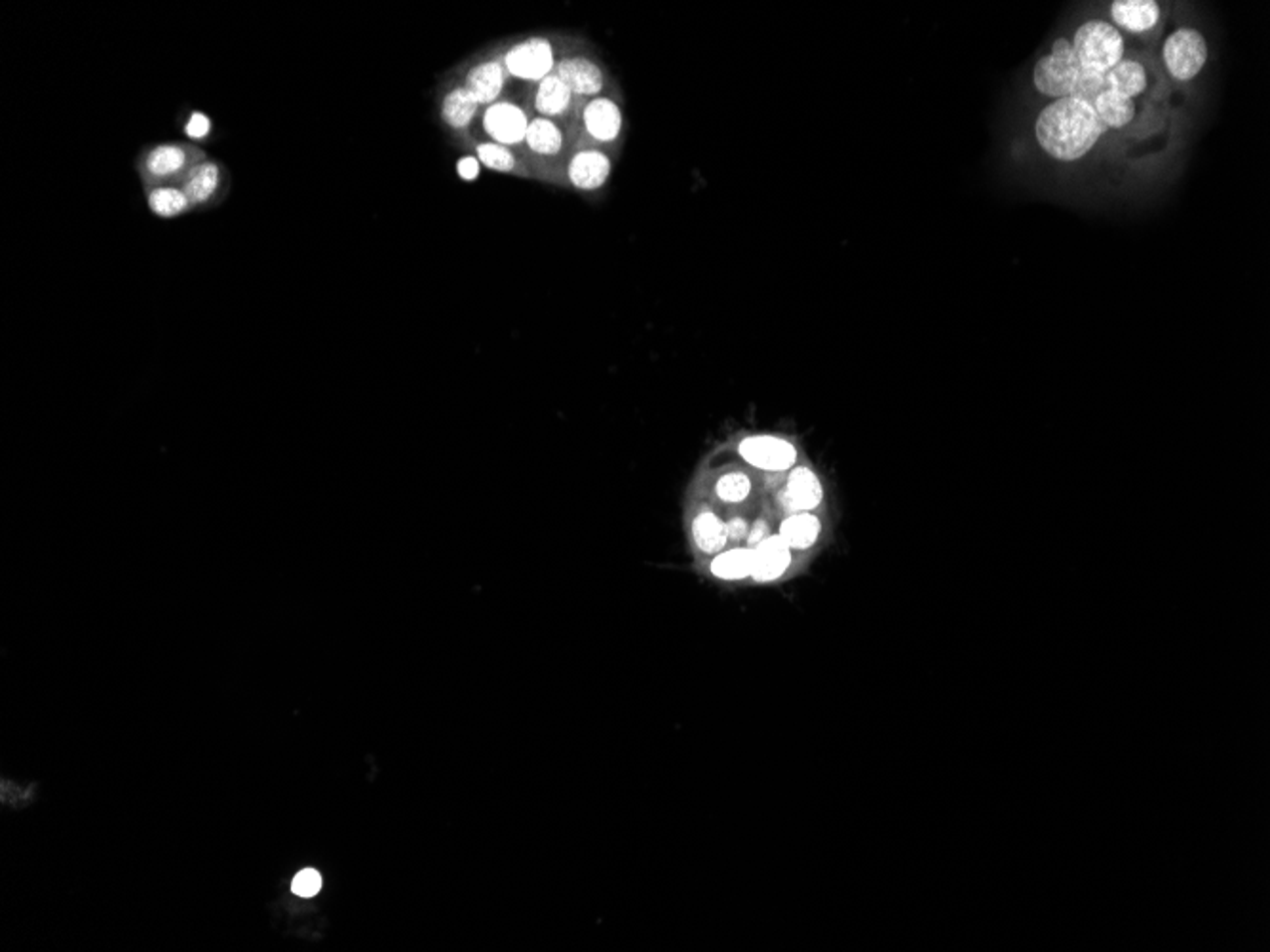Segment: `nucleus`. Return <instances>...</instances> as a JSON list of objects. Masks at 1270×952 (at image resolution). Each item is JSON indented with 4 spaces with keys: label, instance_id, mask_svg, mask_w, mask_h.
<instances>
[{
    "label": "nucleus",
    "instance_id": "nucleus-1",
    "mask_svg": "<svg viewBox=\"0 0 1270 952\" xmlns=\"http://www.w3.org/2000/svg\"><path fill=\"white\" fill-rule=\"evenodd\" d=\"M1107 127L1092 105L1075 98L1046 105L1035 122V137L1042 150L1058 162H1077L1102 139Z\"/></svg>",
    "mask_w": 1270,
    "mask_h": 952
},
{
    "label": "nucleus",
    "instance_id": "nucleus-2",
    "mask_svg": "<svg viewBox=\"0 0 1270 952\" xmlns=\"http://www.w3.org/2000/svg\"><path fill=\"white\" fill-rule=\"evenodd\" d=\"M208 158V152L190 141H160L146 145L139 150L135 158V169L139 179L146 185H166L179 183L188 171L202 160Z\"/></svg>",
    "mask_w": 1270,
    "mask_h": 952
},
{
    "label": "nucleus",
    "instance_id": "nucleus-3",
    "mask_svg": "<svg viewBox=\"0 0 1270 952\" xmlns=\"http://www.w3.org/2000/svg\"><path fill=\"white\" fill-rule=\"evenodd\" d=\"M1071 42L1083 69L1105 75L1125 60V37L1111 21H1086L1075 31Z\"/></svg>",
    "mask_w": 1270,
    "mask_h": 952
},
{
    "label": "nucleus",
    "instance_id": "nucleus-4",
    "mask_svg": "<svg viewBox=\"0 0 1270 952\" xmlns=\"http://www.w3.org/2000/svg\"><path fill=\"white\" fill-rule=\"evenodd\" d=\"M1081 73L1073 42L1058 39L1052 44V52L1041 58L1033 69V84L1046 98L1063 100L1071 98V92Z\"/></svg>",
    "mask_w": 1270,
    "mask_h": 952
},
{
    "label": "nucleus",
    "instance_id": "nucleus-5",
    "mask_svg": "<svg viewBox=\"0 0 1270 952\" xmlns=\"http://www.w3.org/2000/svg\"><path fill=\"white\" fill-rule=\"evenodd\" d=\"M1208 42L1204 35L1192 27L1175 29L1167 37L1162 50L1167 73L1179 83L1196 79L1208 62Z\"/></svg>",
    "mask_w": 1270,
    "mask_h": 952
},
{
    "label": "nucleus",
    "instance_id": "nucleus-6",
    "mask_svg": "<svg viewBox=\"0 0 1270 952\" xmlns=\"http://www.w3.org/2000/svg\"><path fill=\"white\" fill-rule=\"evenodd\" d=\"M183 188L192 211H206L221 206L230 190V173L225 164L215 158H206L192 167L177 183Z\"/></svg>",
    "mask_w": 1270,
    "mask_h": 952
},
{
    "label": "nucleus",
    "instance_id": "nucleus-7",
    "mask_svg": "<svg viewBox=\"0 0 1270 952\" xmlns=\"http://www.w3.org/2000/svg\"><path fill=\"white\" fill-rule=\"evenodd\" d=\"M506 65L512 75L529 81H542L554 67L550 44L542 39L521 42L506 56Z\"/></svg>",
    "mask_w": 1270,
    "mask_h": 952
},
{
    "label": "nucleus",
    "instance_id": "nucleus-8",
    "mask_svg": "<svg viewBox=\"0 0 1270 952\" xmlns=\"http://www.w3.org/2000/svg\"><path fill=\"white\" fill-rule=\"evenodd\" d=\"M742 456L757 468L788 470L795 462V449L776 437H750L740 445Z\"/></svg>",
    "mask_w": 1270,
    "mask_h": 952
},
{
    "label": "nucleus",
    "instance_id": "nucleus-9",
    "mask_svg": "<svg viewBox=\"0 0 1270 952\" xmlns=\"http://www.w3.org/2000/svg\"><path fill=\"white\" fill-rule=\"evenodd\" d=\"M527 119L516 105L497 104L485 113L487 133L504 145L520 143L527 135Z\"/></svg>",
    "mask_w": 1270,
    "mask_h": 952
},
{
    "label": "nucleus",
    "instance_id": "nucleus-10",
    "mask_svg": "<svg viewBox=\"0 0 1270 952\" xmlns=\"http://www.w3.org/2000/svg\"><path fill=\"white\" fill-rule=\"evenodd\" d=\"M1113 25L1128 33H1146L1160 20V6L1154 0H1117L1111 4Z\"/></svg>",
    "mask_w": 1270,
    "mask_h": 952
},
{
    "label": "nucleus",
    "instance_id": "nucleus-11",
    "mask_svg": "<svg viewBox=\"0 0 1270 952\" xmlns=\"http://www.w3.org/2000/svg\"><path fill=\"white\" fill-rule=\"evenodd\" d=\"M753 550H755V569L751 577L757 582L780 579L792 563L790 546L782 540V537H769Z\"/></svg>",
    "mask_w": 1270,
    "mask_h": 952
},
{
    "label": "nucleus",
    "instance_id": "nucleus-12",
    "mask_svg": "<svg viewBox=\"0 0 1270 952\" xmlns=\"http://www.w3.org/2000/svg\"><path fill=\"white\" fill-rule=\"evenodd\" d=\"M556 77L565 83L571 94L577 96H596L604 88L602 71L588 60L573 58L558 63Z\"/></svg>",
    "mask_w": 1270,
    "mask_h": 952
},
{
    "label": "nucleus",
    "instance_id": "nucleus-13",
    "mask_svg": "<svg viewBox=\"0 0 1270 952\" xmlns=\"http://www.w3.org/2000/svg\"><path fill=\"white\" fill-rule=\"evenodd\" d=\"M822 500V485L811 470L799 468L790 477L788 487L780 493V502L790 512L813 510Z\"/></svg>",
    "mask_w": 1270,
    "mask_h": 952
},
{
    "label": "nucleus",
    "instance_id": "nucleus-14",
    "mask_svg": "<svg viewBox=\"0 0 1270 952\" xmlns=\"http://www.w3.org/2000/svg\"><path fill=\"white\" fill-rule=\"evenodd\" d=\"M145 192V202L148 211L164 221H171L177 217H183L192 211L190 202H188L183 188L175 183H166V185H146L143 187Z\"/></svg>",
    "mask_w": 1270,
    "mask_h": 952
},
{
    "label": "nucleus",
    "instance_id": "nucleus-15",
    "mask_svg": "<svg viewBox=\"0 0 1270 952\" xmlns=\"http://www.w3.org/2000/svg\"><path fill=\"white\" fill-rule=\"evenodd\" d=\"M584 124L598 141H613L623 127L621 109L609 100H594L584 111Z\"/></svg>",
    "mask_w": 1270,
    "mask_h": 952
},
{
    "label": "nucleus",
    "instance_id": "nucleus-16",
    "mask_svg": "<svg viewBox=\"0 0 1270 952\" xmlns=\"http://www.w3.org/2000/svg\"><path fill=\"white\" fill-rule=\"evenodd\" d=\"M609 171H611V164L605 154L598 150H584L573 158L569 166V177L575 187L594 190L604 185L609 177Z\"/></svg>",
    "mask_w": 1270,
    "mask_h": 952
},
{
    "label": "nucleus",
    "instance_id": "nucleus-17",
    "mask_svg": "<svg viewBox=\"0 0 1270 952\" xmlns=\"http://www.w3.org/2000/svg\"><path fill=\"white\" fill-rule=\"evenodd\" d=\"M1094 111L1107 129H1123L1136 119V102L1119 92L1107 90L1096 100Z\"/></svg>",
    "mask_w": 1270,
    "mask_h": 952
},
{
    "label": "nucleus",
    "instance_id": "nucleus-18",
    "mask_svg": "<svg viewBox=\"0 0 1270 952\" xmlns=\"http://www.w3.org/2000/svg\"><path fill=\"white\" fill-rule=\"evenodd\" d=\"M1105 79H1107L1109 90L1119 92V94H1123L1126 98H1132V100L1138 98L1140 94H1143L1146 84H1148L1145 67L1140 62H1134V60H1123V62L1117 63L1111 71L1105 73Z\"/></svg>",
    "mask_w": 1270,
    "mask_h": 952
},
{
    "label": "nucleus",
    "instance_id": "nucleus-19",
    "mask_svg": "<svg viewBox=\"0 0 1270 952\" xmlns=\"http://www.w3.org/2000/svg\"><path fill=\"white\" fill-rule=\"evenodd\" d=\"M692 539L700 552L717 554L725 548L729 535L727 525L711 512H702L692 521Z\"/></svg>",
    "mask_w": 1270,
    "mask_h": 952
},
{
    "label": "nucleus",
    "instance_id": "nucleus-20",
    "mask_svg": "<svg viewBox=\"0 0 1270 952\" xmlns=\"http://www.w3.org/2000/svg\"><path fill=\"white\" fill-rule=\"evenodd\" d=\"M502 83H504V77H502L499 63H483L468 75L464 88L472 94V98L478 102V105L491 104L493 100L499 98Z\"/></svg>",
    "mask_w": 1270,
    "mask_h": 952
},
{
    "label": "nucleus",
    "instance_id": "nucleus-21",
    "mask_svg": "<svg viewBox=\"0 0 1270 952\" xmlns=\"http://www.w3.org/2000/svg\"><path fill=\"white\" fill-rule=\"evenodd\" d=\"M820 535V521L811 514H795L786 519L780 529L782 540L793 550L811 548Z\"/></svg>",
    "mask_w": 1270,
    "mask_h": 952
},
{
    "label": "nucleus",
    "instance_id": "nucleus-22",
    "mask_svg": "<svg viewBox=\"0 0 1270 952\" xmlns=\"http://www.w3.org/2000/svg\"><path fill=\"white\" fill-rule=\"evenodd\" d=\"M709 569L717 579L740 580L751 577L755 569V550H730L715 558Z\"/></svg>",
    "mask_w": 1270,
    "mask_h": 952
},
{
    "label": "nucleus",
    "instance_id": "nucleus-23",
    "mask_svg": "<svg viewBox=\"0 0 1270 952\" xmlns=\"http://www.w3.org/2000/svg\"><path fill=\"white\" fill-rule=\"evenodd\" d=\"M571 90L560 81L556 75H548L546 79H542L539 84V92H537V109L542 115H550V117H558L565 113V109L571 104Z\"/></svg>",
    "mask_w": 1270,
    "mask_h": 952
},
{
    "label": "nucleus",
    "instance_id": "nucleus-24",
    "mask_svg": "<svg viewBox=\"0 0 1270 952\" xmlns=\"http://www.w3.org/2000/svg\"><path fill=\"white\" fill-rule=\"evenodd\" d=\"M476 109H478V102L472 98V94L466 88H457L449 92L447 98L443 100L441 115H443V120L451 127H464L474 119Z\"/></svg>",
    "mask_w": 1270,
    "mask_h": 952
},
{
    "label": "nucleus",
    "instance_id": "nucleus-25",
    "mask_svg": "<svg viewBox=\"0 0 1270 952\" xmlns=\"http://www.w3.org/2000/svg\"><path fill=\"white\" fill-rule=\"evenodd\" d=\"M525 141L539 154H556L562 148V131L546 119H537L527 127Z\"/></svg>",
    "mask_w": 1270,
    "mask_h": 952
},
{
    "label": "nucleus",
    "instance_id": "nucleus-26",
    "mask_svg": "<svg viewBox=\"0 0 1270 952\" xmlns=\"http://www.w3.org/2000/svg\"><path fill=\"white\" fill-rule=\"evenodd\" d=\"M1107 90H1109V86H1107V79H1105L1104 73L1081 67V73H1079V79H1077L1075 88L1071 92V98L1094 107L1096 100L1102 94H1105Z\"/></svg>",
    "mask_w": 1270,
    "mask_h": 952
},
{
    "label": "nucleus",
    "instance_id": "nucleus-27",
    "mask_svg": "<svg viewBox=\"0 0 1270 952\" xmlns=\"http://www.w3.org/2000/svg\"><path fill=\"white\" fill-rule=\"evenodd\" d=\"M183 133L187 135L190 143H204L208 141L213 133V120L209 119L204 111H190L187 119L183 120Z\"/></svg>",
    "mask_w": 1270,
    "mask_h": 952
},
{
    "label": "nucleus",
    "instance_id": "nucleus-28",
    "mask_svg": "<svg viewBox=\"0 0 1270 952\" xmlns=\"http://www.w3.org/2000/svg\"><path fill=\"white\" fill-rule=\"evenodd\" d=\"M715 491L725 502H740L750 495V479L744 474H727L717 481Z\"/></svg>",
    "mask_w": 1270,
    "mask_h": 952
},
{
    "label": "nucleus",
    "instance_id": "nucleus-29",
    "mask_svg": "<svg viewBox=\"0 0 1270 952\" xmlns=\"http://www.w3.org/2000/svg\"><path fill=\"white\" fill-rule=\"evenodd\" d=\"M478 158L491 169L508 171L514 167V156L500 145H479Z\"/></svg>",
    "mask_w": 1270,
    "mask_h": 952
},
{
    "label": "nucleus",
    "instance_id": "nucleus-30",
    "mask_svg": "<svg viewBox=\"0 0 1270 952\" xmlns=\"http://www.w3.org/2000/svg\"><path fill=\"white\" fill-rule=\"evenodd\" d=\"M322 888V876L320 872L314 869H305L297 872V876L293 878L292 890L295 895L301 897H313Z\"/></svg>",
    "mask_w": 1270,
    "mask_h": 952
},
{
    "label": "nucleus",
    "instance_id": "nucleus-31",
    "mask_svg": "<svg viewBox=\"0 0 1270 952\" xmlns=\"http://www.w3.org/2000/svg\"><path fill=\"white\" fill-rule=\"evenodd\" d=\"M457 169H458V175H460L462 179H466V181H472V179H476V177H478V173H479L478 160H476V158H470V156H466V158H462V160L458 162Z\"/></svg>",
    "mask_w": 1270,
    "mask_h": 952
},
{
    "label": "nucleus",
    "instance_id": "nucleus-32",
    "mask_svg": "<svg viewBox=\"0 0 1270 952\" xmlns=\"http://www.w3.org/2000/svg\"><path fill=\"white\" fill-rule=\"evenodd\" d=\"M727 535L732 542L748 539V523L744 519H732L727 525Z\"/></svg>",
    "mask_w": 1270,
    "mask_h": 952
},
{
    "label": "nucleus",
    "instance_id": "nucleus-33",
    "mask_svg": "<svg viewBox=\"0 0 1270 952\" xmlns=\"http://www.w3.org/2000/svg\"><path fill=\"white\" fill-rule=\"evenodd\" d=\"M769 537L771 535H769V529H767L765 521H757L753 531L748 535V544H750V548H755V546H759L763 540H767Z\"/></svg>",
    "mask_w": 1270,
    "mask_h": 952
}]
</instances>
